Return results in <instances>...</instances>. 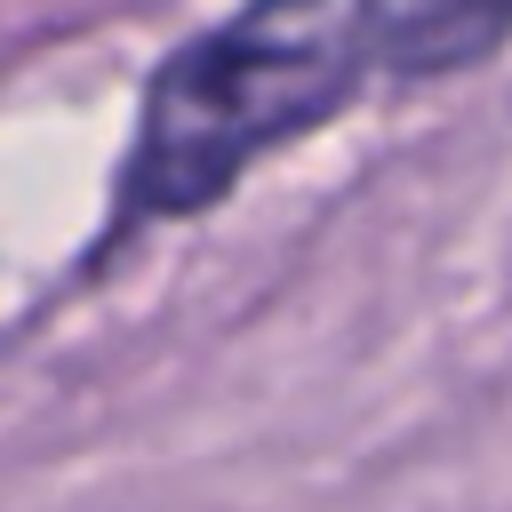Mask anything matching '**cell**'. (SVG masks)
<instances>
[{"instance_id": "6da1fadb", "label": "cell", "mask_w": 512, "mask_h": 512, "mask_svg": "<svg viewBox=\"0 0 512 512\" xmlns=\"http://www.w3.org/2000/svg\"><path fill=\"white\" fill-rule=\"evenodd\" d=\"M512 48V0H240L144 80L112 224L216 208L256 160L336 120L368 80H448Z\"/></svg>"}]
</instances>
